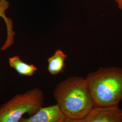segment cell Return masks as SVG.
I'll list each match as a JSON object with an SVG mask.
<instances>
[{
	"instance_id": "1",
	"label": "cell",
	"mask_w": 122,
	"mask_h": 122,
	"mask_svg": "<svg viewBox=\"0 0 122 122\" xmlns=\"http://www.w3.org/2000/svg\"><path fill=\"white\" fill-rule=\"evenodd\" d=\"M57 104L66 118L76 122L94 107L86 78L70 77L58 84L53 93Z\"/></svg>"
},
{
	"instance_id": "2",
	"label": "cell",
	"mask_w": 122,
	"mask_h": 122,
	"mask_svg": "<svg viewBox=\"0 0 122 122\" xmlns=\"http://www.w3.org/2000/svg\"><path fill=\"white\" fill-rule=\"evenodd\" d=\"M94 107L118 106L122 100V68L100 67L86 77Z\"/></svg>"
},
{
	"instance_id": "3",
	"label": "cell",
	"mask_w": 122,
	"mask_h": 122,
	"mask_svg": "<svg viewBox=\"0 0 122 122\" xmlns=\"http://www.w3.org/2000/svg\"><path fill=\"white\" fill-rule=\"evenodd\" d=\"M44 104V93L38 88L16 95L0 106V122H20L24 114H34Z\"/></svg>"
},
{
	"instance_id": "4",
	"label": "cell",
	"mask_w": 122,
	"mask_h": 122,
	"mask_svg": "<svg viewBox=\"0 0 122 122\" xmlns=\"http://www.w3.org/2000/svg\"><path fill=\"white\" fill-rule=\"evenodd\" d=\"M76 122H122V109L118 106L94 107L85 117Z\"/></svg>"
},
{
	"instance_id": "5",
	"label": "cell",
	"mask_w": 122,
	"mask_h": 122,
	"mask_svg": "<svg viewBox=\"0 0 122 122\" xmlns=\"http://www.w3.org/2000/svg\"><path fill=\"white\" fill-rule=\"evenodd\" d=\"M66 118L58 105L41 107L29 117H22L20 122H66Z\"/></svg>"
},
{
	"instance_id": "6",
	"label": "cell",
	"mask_w": 122,
	"mask_h": 122,
	"mask_svg": "<svg viewBox=\"0 0 122 122\" xmlns=\"http://www.w3.org/2000/svg\"><path fill=\"white\" fill-rule=\"evenodd\" d=\"M67 55L61 50H57L52 56L48 59V72L52 75H57L64 71Z\"/></svg>"
},
{
	"instance_id": "7",
	"label": "cell",
	"mask_w": 122,
	"mask_h": 122,
	"mask_svg": "<svg viewBox=\"0 0 122 122\" xmlns=\"http://www.w3.org/2000/svg\"><path fill=\"white\" fill-rule=\"evenodd\" d=\"M9 3L7 0H0V17L3 18L7 29V38L4 44L1 48V50L5 51L14 43V35L15 33L13 30V23L12 20L7 17L5 11L9 8Z\"/></svg>"
},
{
	"instance_id": "8",
	"label": "cell",
	"mask_w": 122,
	"mask_h": 122,
	"mask_svg": "<svg viewBox=\"0 0 122 122\" xmlns=\"http://www.w3.org/2000/svg\"><path fill=\"white\" fill-rule=\"evenodd\" d=\"M10 66L21 76H32L37 71V68L33 64H29L23 61L20 56L15 55L9 58Z\"/></svg>"
},
{
	"instance_id": "9",
	"label": "cell",
	"mask_w": 122,
	"mask_h": 122,
	"mask_svg": "<svg viewBox=\"0 0 122 122\" xmlns=\"http://www.w3.org/2000/svg\"><path fill=\"white\" fill-rule=\"evenodd\" d=\"M118 5V8L122 11V0H114Z\"/></svg>"
}]
</instances>
